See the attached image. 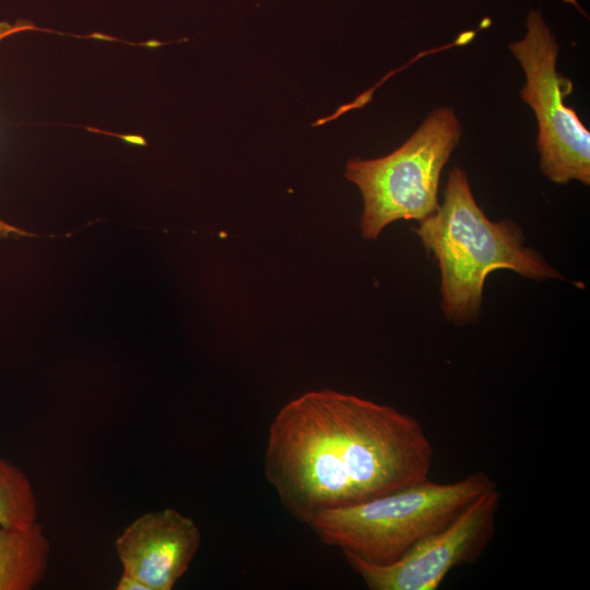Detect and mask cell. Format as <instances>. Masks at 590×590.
<instances>
[{
  "label": "cell",
  "instance_id": "6da1fadb",
  "mask_svg": "<svg viewBox=\"0 0 590 590\" xmlns=\"http://www.w3.org/2000/svg\"><path fill=\"white\" fill-rule=\"evenodd\" d=\"M433 444L421 422L393 406L331 389L286 402L271 422L264 474L283 508L308 524L429 479Z\"/></svg>",
  "mask_w": 590,
  "mask_h": 590
},
{
  "label": "cell",
  "instance_id": "7a4b0ae2",
  "mask_svg": "<svg viewBox=\"0 0 590 590\" xmlns=\"http://www.w3.org/2000/svg\"><path fill=\"white\" fill-rule=\"evenodd\" d=\"M415 233L438 263L441 310L455 324L477 320L485 280L495 270L536 282L564 280L539 251L526 246L515 222H493L485 215L459 167L449 173L442 203Z\"/></svg>",
  "mask_w": 590,
  "mask_h": 590
},
{
  "label": "cell",
  "instance_id": "3957f363",
  "mask_svg": "<svg viewBox=\"0 0 590 590\" xmlns=\"http://www.w3.org/2000/svg\"><path fill=\"white\" fill-rule=\"evenodd\" d=\"M498 484L476 471L449 483L429 479L352 506L328 509L307 524L326 545L386 565L451 523L476 497Z\"/></svg>",
  "mask_w": 590,
  "mask_h": 590
},
{
  "label": "cell",
  "instance_id": "277c9868",
  "mask_svg": "<svg viewBox=\"0 0 590 590\" xmlns=\"http://www.w3.org/2000/svg\"><path fill=\"white\" fill-rule=\"evenodd\" d=\"M460 135L455 110L440 107L390 154L347 162L345 177L363 197L359 227L364 238L376 239L398 220L421 222L436 212L440 175Z\"/></svg>",
  "mask_w": 590,
  "mask_h": 590
},
{
  "label": "cell",
  "instance_id": "5b68a950",
  "mask_svg": "<svg viewBox=\"0 0 590 590\" xmlns=\"http://www.w3.org/2000/svg\"><path fill=\"white\" fill-rule=\"evenodd\" d=\"M524 36L509 49L526 78L522 101L535 115L540 168L554 184H590V132L564 99L573 92L570 79L557 71L558 43L542 13L531 10Z\"/></svg>",
  "mask_w": 590,
  "mask_h": 590
},
{
  "label": "cell",
  "instance_id": "8992f818",
  "mask_svg": "<svg viewBox=\"0 0 590 590\" xmlns=\"http://www.w3.org/2000/svg\"><path fill=\"white\" fill-rule=\"evenodd\" d=\"M500 503L498 486L486 491L393 563L370 564L349 553L344 559L369 590H436L453 568L482 556L495 534Z\"/></svg>",
  "mask_w": 590,
  "mask_h": 590
},
{
  "label": "cell",
  "instance_id": "52a82bcc",
  "mask_svg": "<svg viewBox=\"0 0 590 590\" xmlns=\"http://www.w3.org/2000/svg\"><path fill=\"white\" fill-rule=\"evenodd\" d=\"M201 545L197 523L173 508L149 511L130 522L115 541L122 573L149 590H172Z\"/></svg>",
  "mask_w": 590,
  "mask_h": 590
},
{
  "label": "cell",
  "instance_id": "ba28073f",
  "mask_svg": "<svg viewBox=\"0 0 590 590\" xmlns=\"http://www.w3.org/2000/svg\"><path fill=\"white\" fill-rule=\"evenodd\" d=\"M50 542L37 521L27 529L0 526V590H31L44 578Z\"/></svg>",
  "mask_w": 590,
  "mask_h": 590
},
{
  "label": "cell",
  "instance_id": "9c48e42d",
  "mask_svg": "<svg viewBox=\"0 0 590 590\" xmlns=\"http://www.w3.org/2000/svg\"><path fill=\"white\" fill-rule=\"evenodd\" d=\"M37 499L25 473L0 456V526L27 529L37 521Z\"/></svg>",
  "mask_w": 590,
  "mask_h": 590
},
{
  "label": "cell",
  "instance_id": "30bf717a",
  "mask_svg": "<svg viewBox=\"0 0 590 590\" xmlns=\"http://www.w3.org/2000/svg\"><path fill=\"white\" fill-rule=\"evenodd\" d=\"M40 28L35 26L30 21H17L15 24H10L8 22H0V42L13 34L25 32V31H39ZM0 235L1 236H9V235H19V236H30L28 232L16 227L14 225H11L0 219Z\"/></svg>",
  "mask_w": 590,
  "mask_h": 590
},
{
  "label": "cell",
  "instance_id": "8fae6325",
  "mask_svg": "<svg viewBox=\"0 0 590 590\" xmlns=\"http://www.w3.org/2000/svg\"><path fill=\"white\" fill-rule=\"evenodd\" d=\"M116 590H149L140 579L122 573L116 585Z\"/></svg>",
  "mask_w": 590,
  "mask_h": 590
}]
</instances>
